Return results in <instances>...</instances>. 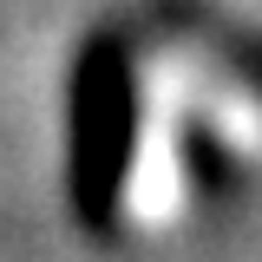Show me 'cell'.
Masks as SVG:
<instances>
[{"instance_id":"obj_1","label":"cell","mask_w":262,"mask_h":262,"mask_svg":"<svg viewBox=\"0 0 262 262\" xmlns=\"http://www.w3.org/2000/svg\"><path fill=\"white\" fill-rule=\"evenodd\" d=\"M79 164L105 229L164 236L262 170V72L196 27H131L79 92Z\"/></svg>"}]
</instances>
